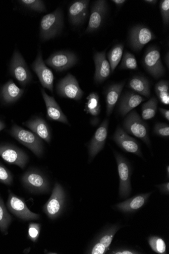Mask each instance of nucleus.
<instances>
[{
    "mask_svg": "<svg viewBox=\"0 0 169 254\" xmlns=\"http://www.w3.org/2000/svg\"><path fill=\"white\" fill-rule=\"evenodd\" d=\"M122 226L119 224L111 225L96 237L86 251L89 254H104L110 250V246L117 231Z\"/></svg>",
    "mask_w": 169,
    "mask_h": 254,
    "instance_id": "0eeeda50",
    "label": "nucleus"
},
{
    "mask_svg": "<svg viewBox=\"0 0 169 254\" xmlns=\"http://www.w3.org/2000/svg\"><path fill=\"white\" fill-rule=\"evenodd\" d=\"M119 179L118 194L120 198H127L131 192L132 168L129 161L116 152H114Z\"/></svg>",
    "mask_w": 169,
    "mask_h": 254,
    "instance_id": "423d86ee",
    "label": "nucleus"
},
{
    "mask_svg": "<svg viewBox=\"0 0 169 254\" xmlns=\"http://www.w3.org/2000/svg\"><path fill=\"white\" fill-rule=\"evenodd\" d=\"M167 177L169 178V166H168L167 167Z\"/></svg>",
    "mask_w": 169,
    "mask_h": 254,
    "instance_id": "de8ad7c7",
    "label": "nucleus"
},
{
    "mask_svg": "<svg viewBox=\"0 0 169 254\" xmlns=\"http://www.w3.org/2000/svg\"><path fill=\"white\" fill-rule=\"evenodd\" d=\"M128 86L140 95L149 98L151 96V85L149 80L142 76H134L129 80Z\"/></svg>",
    "mask_w": 169,
    "mask_h": 254,
    "instance_id": "bb28decb",
    "label": "nucleus"
},
{
    "mask_svg": "<svg viewBox=\"0 0 169 254\" xmlns=\"http://www.w3.org/2000/svg\"><path fill=\"white\" fill-rule=\"evenodd\" d=\"M144 101V98L135 92L128 91L120 100L118 112L122 117H126L129 112Z\"/></svg>",
    "mask_w": 169,
    "mask_h": 254,
    "instance_id": "b1692460",
    "label": "nucleus"
},
{
    "mask_svg": "<svg viewBox=\"0 0 169 254\" xmlns=\"http://www.w3.org/2000/svg\"><path fill=\"white\" fill-rule=\"evenodd\" d=\"M160 112L162 116L167 121H169V111L163 108L159 109Z\"/></svg>",
    "mask_w": 169,
    "mask_h": 254,
    "instance_id": "79ce46f5",
    "label": "nucleus"
},
{
    "mask_svg": "<svg viewBox=\"0 0 169 254\" xmlns=\"http://www.w3.org/2000/svg\"><path fill=\"white\" fill-rule=\"evenodd\" d=\"M32 67L38 76L42 86L53 92L54 75L51 69L46 65L43 61L41 51H39L36 59L32 65Z\"/></svg>",
    "mask_w": 169,
    "mask_h": 254,
    "instance_id": "a211bd4d",
    "label": "nucleus"
},
{
    "mask_svg": "<svg viewBox=\"0 0 169 254\" xmlns=\"http://www.w3.org/2000/svg\"><path fill=\"white\" fill-rule=\"evenodd\" d=\"M108 11V3L105 0H98L94 2L91 9V14L86 33L99 31L103 25Z\"/></svg>",
    "mask_w": 169,
    "mask_h": 254,
    "instance_id": "2eb2a0df",
    "label": "nucleus"
},
{
    "mask_svg": "<svg viewBox=\"0 0 169 254\" xmlns=\"http://www.w3.org/2000/svg\"><path fill=\"white\" fill-rule=\"evenodd\" d=\"M125 82L115 83L109 86L106 91L105 97L107 104V115L110 117L117 103Z\"/></svg>",
    "mask_w": 169,
    "mask_h": 254,
    "instance_id": "393cba45",
    "label": "nucleus"
},
{
    "mask_svg": "<svg viewBox=\"0 0 169 254\" xmlns=\"http://www.w3.org/2000/svg\"><path fill=\"white\" fill-rule=\"evenodd\" d=\"M110 254H141L140 252L128 248H121V249H117L111 251Z\"/></svg>",
    "mask_w": 169,
    "mask_h": 254,
    "instance_id": "ea45409f",
    "label": "nucleus"
},
{
    "mask_svg": "<svg viewBox=\"0 0 169 254\" xmlns=\"http://www.w3.org/2000/svg\"><path fill=\"white\" fill-rule=\"evenodd\" d=\"M47 143L52 141V133L50 127L43 119L35 117L23 123Z\"/></svg>",
    "mask_w": 169,
    "mask_h": 254,
    "instance_id": "5701e85b",
    "label": "nucleus"
},
{
    "mask_svg": "<svg viewBox=\"0 0 169 254\" xmlns=\"http://www.w3.org/2000/svg\"><path fill=\"white\" fill-rule=\"evenodd\" d=\"M154 133L156 135L165 137H169V126L165 123H157L154 128Z\"/></svg>",
    "mask_w": 169,
    "mask_h": 254,
    "instance_id": "58836bf2",
    "label": "nucleus"
},
{
    "mask_svg": "<svg viewBox=\"0 0 169 254\" xmlns=\"http://www.w3.org/2000/svg\"><path fill=\"white\" fill-rule=\"evenodd\" d=\"M84 111L93 117H97L101 113L100 97L96 92H92L86 98Z\"/></svg>",
    "mask_w": 169,
    "mask_h": 254,
    "instance_id": "cd10ccee",
    "label": "nucleus"
},
{
    "mask_svg": "<svg viewBox=\"0 0 169 254\" xmlns=\"http://www.w3.org/2000/svg\"><path fill=\"white\" fill-rule=\"evenodd\" d=\"M156 94L160 101L165 105H169V83L168 81L161 80L155 85Z\"/></svg>",
    "mask_w": 169,
    "mask_h": 254,
    "instance_id": "2f4dec72",
    "label": "nucleus"
},
{
    "mask_svg": "<svg viewBox=\"0 0 169 254\" xmlns=\"http://www.w3.org/2000/svg\"><path fill=\"white\" fill-rule=\"evenodd\" d=\"M112 1L118 6H121L127 2L125 0H113Z\"/></svg>",
    "mask_w": 169,
    "mask_h": 254,
    "instance_id": "37998d69",
    "label": "nucleus"
},
{
    "mask_svg": "<svg viewBox=\"0 0 169 254\" xmlns=\"http://www.w3.org/2000/svg\"><path fill=\"white\" fill-rule=\"evenodd\" d=\"M41 94L46 106L47 119L50 121L69 125L66 117L55 98L48 95L43 89H41Z\"/></svg>",
    "mask_w": 169,
    "mask_h": 254,
    "instance_id": "412c9836",
    "label": "nucleus"
},
{
    "mask_svg": "<svg viewBox=\"0 0 169 254\" xmlns=\"http://www.w3.org/2000/svg\"><path fill=\"white\" fill-rule=\"evenodd\" d=\"M113 141L123 151L142 157V153L139 143L133 137L118 126L113 136Z\"/></svg>",
    "mask_w": 169,
    "mask_h": 254,
    "instance_id": "dca6fc26",
    "label": "nucleus"
},
{
    "mask_svg": "<svg viewBox=\"0 0 169 254\" xmlns=\"http://www.w3.org/2000/svg\"><path fill=\"white\" fill-rule=\"evenodd\" d=\"M10 135L23 145L29 149L37 157L44 153L43 142L39 136L32 131L14 125L9 131Z\"/></svg>",
    "mask_w": 169,
    "mask_h": 254,
    "instance_id": "f257e3e1",
    "label": "nucleus"
},
{
    "mask_svg": "<svg viewBox=\"0 0 169 254\" xmlns=\"http://www.w3.org/2000/svg\"><path fill=\"white\" fill-rule=\"evenodd\" d=\"M13 177L11 173L2 164L0 163V182L7 186L13 183Z\"/></svg>",
    "mask_w": 169,
    "mask_h": 254,
    "instance_id": "e433bc0d",
    "label": "nucleus"
},
{
    "mask_svg": "<svg viewBox=\"0 0 169 254\" xmlns=\"http://www.w3.org/2000/svg\"><path fill=\"white\" fill-rule=\"evenodd\" d=\"M19 2L24 6L32 10L39 12L46 11L44 2L42 1H40V0H22Z\"/></svg>",
    "mask_w": 169,
    "mask_h": 254,
    "instance_id": "f704fd0d",
    "label": "nucleus"
},
{
    "mask_svg": "<svg viewBox=\"0 0 169 254\" xmlns=\"http://www.w3.org/2000/svg\"><path fill=\"white\" fill-rule=\"evenodd\" d=\"M56 91L60 96L75 101L80 100L84 94L77 79L70 74L60 80Z\"/></svg>",
    "mask_w": 169,
    "mask_h": 254,
    "instance_id": "9d476101",
    "label": "nucleus"
},
{
    "mask_svg": "<svg viewBox=\"0 0 169 254\" xmlns=\"http://www.w3.org/2000/svg\"><path fill=\"white\" fill-rule=\"evenodd\" d=\"M9 211L17 218L23 221L38 220L40 215L31 212L25 200L9 190V195L6 203Z\"/></svg>",
    "mask_w": 169,
    "mask_h": 254,
    "instance_id": "1a4fd4ad",
    "label": "nucleus"
},
{
    "mask_svg": "<svg viewBox=\"0 0 169 254\" xmlns=\"http://www.w3.org/2000/svg\"><path fill=\"white\" fill-rule=\"evenodd\" d=\"M124 48L122 43L113 46L108 54V59L111 65V72L113 73L120 60H121Z\"/></svg>",
    "mask_w": 169,
    "mask_h": 254,
    "instance_id": "c85d7f7f",
    "label": "nucleus"
},
{
    "mask_svg": "<svg viewBox=\"0 0 169 254\" xmlns=\"http://www.w3.org/2000/svg\"><path fill=\"white\" fill-rule=\"evenodd\" d=\"M143 64L148 73L157 79L163 77L165 68L162 64L160 51L156 46L149 48L143 59Z\"/></svg>",
    "mask_w": 169,
    "mask_h": 254,
    "instance_id": "6e6552de",
    "label": "nucleus"
},
{
    "mask_svg": "<svg viewBox=\"0 0 169 254\" xmlns=\"http://www.w3.org/2000/svg\"><path fill=\"white\" fill-rule=\"evenodd\" d=\"M160 7L163 19V24L168 26L169 24V1L162 0L160 2Z\"/></svg>",
    "mask_w": 169,
    "mask_h": 254,
    "instance_id": "4c0bfd02",
    "label": "nucleus"
},
{
    "mask_svg": "<svg viewBox=\"0 0 169 254\" xmlns=\"http://www.w3.org/2000/svg\"><path fill=\"white\" fill-rule=\"evenodd\" d=\"M158 106L157 98L153 97L142 106L141 117L143 121H148L153 119L156 114Z\"/></svg>",
    "mask_w": 169,
    "mask_h": 254,
    "instance_id": "7c9ffc66",
    "label": "nucleus"
},
{
    "mask_svg": "<svg viewBox=\"0 0 169 254\" xmlns=\"http://www.w3.org/2000/svg\"><path fill=\"white\" fill-rule=\"evenodd\" d=\"M10 73L23 87L29 84L32 79L25 60L17 51H15L11 62Z\"/></svg>",
    "mask_w": 169,
    "mask_h": 254,
    "instance_id": "ddd939ff",
    "label": "nucleus"
},
{
    "mask_svg": "<svg viewBox=\"0 0 169 254\" xmlns=\"http://www.w3.org/2000/svg\"><path fill=\"white\" fill-rule=\"evenodd\" d=\"M12 220V217L7 211L2 197L0 196V231L4 235H8V230Z\"/></svg>",
    "mask_w": 169,
    "mask_h": 254,
    "instance_id": "c756f323",
    "label": "nucleus"
},
{
    "mask_svg": "<svg viewBox=\"0 0 169 254\" xmlns=\"http://www.w3.org/2000/svg\"><path fill=\"white\" fill-rule=\"evenodd\" d=\"M89 2L88 0H80L69 5L68 15L71 25L78 26L83 24L88 16Z\"/></svg>",
    "mask_w": 169,
    "mask_h": 254,
    "instance_id": "6ab92c4d",
    "label": "nucleus"
},
{
    "mask_svg": "<svg viewBox=\"0 0 169 254\" xmlns=\"http://www.w3.org/2000/svg\"><path fill=\"white\" fill-rule=\"evenodd\" d=\"M152 192L141 194L113 206L115 209L124 213H133L147 202Z\"/></svg>",
    "mask_w": 169,
    "mask_h": 254,
    "instance_id": "4be33fe9",
    "label": "nucleus"
},
{
    "mask_svg": "<svg viewBox=\"0 0 169 254\" xmlns=\"http://www.w3.org/2000/svg\"><path fill=\"white\" fill-rule=\"evenodd\" d=\"M6 127L5 124L1 120H0V131L4 129Z\"/></svg>",
    "mask_w": 169,
    "mask_h": 254,
    "instance_id": "49530a36",
    "label": "nucleus"
},
{
    "mask_svg": "<svg viewBox=\"0 0 169 254\" xmlns=\"http://www.w3.org/2000/svg\"><path fill=\"white\" fill-rule=\"evenodd\" d=\"M148 243L153 251L159 254H167L166 244L164 240L158 236L149 238Z\"/></svg>",
    "mask_w": 169,
    "mask_h": 254,
    "instance_id": "473e14b6",
    "label": "nucleus"
},
{
    "mask_svg": "<svg viewBox=\"0 0 169 254\" xmlns=\"http://www.w3.org/2000/svg\"><path fill=\"white\" fill-rule=\"evenodd\" d=\"M24 187L31 193L36 194L50 192L51 184L45 174L38 169L31 168L21 177Z\"/></svg>",
    "mask_w": 169,
    "mask_h": 254,
    "instance_id": "20e7f679",
    "label": "nucleus"
},
{
    "mask_svg": "<svg viewBox=\"0 0 169 254\" xmlns=\"http://www.w3.org/2000/svg\"><path fill=\"white\" fill-rule=\"evenodd\" d=\"M156 187L159 189L162 193L168 195L169 194V182L159 185V186H157Z\"/></svg>",
    "mask_w": 169,
    "mask_h": 254,
    "instance_id": "a19ab883",
    "label": "nucleus"
},
{
    "mask_svg": "<svg viewBox=\"0 0 169 254\" xmlns=\"http://www.w3.org/2000/svg\"><path fill=\"white\" fill-rule=\"evenodd\" d=\"M93 60L95 65L94 81L96 83H103L112 73L110 64L106 57V51L94 54Z\"/></svg>",
    "mask_w": 169,
    "mask_h": 254,
    "instance_id": "aec40b11",
    "label": "nucleus"
},
{
    "mask_svg": "<svg viewBox=\"0 0 169 254\" xmlns=\"http://www.w3.org/2000/svg\"><path fill=\"white\" fill-rule=\"evenodd\" d=\"M120 68L125 70H137L138 69L137 62L135 57L133 54L126 52L122 59V63L120 64Z\"/></svg>",
    "mask_w": 169,
    "mask_h": 254,
    "instance_id": "72a5a7b5",
    "label": "nucleus"
},
{
    "mask_svg": "<svg viewBox=\"0 0 169 254\" xmlns=\"http://www.w3.org/2000/svg\"><path fill=\"white\" fill-rule=\"evenodd\" d=\"M65 202V192L61 185L56 182L50 198L43 206V212L48 218L55 220L62 213Z\"/></svg>",
    "mask_w": 169,
    "mask_h": 254,
    "instance_id": "39448f33",
    "label": "nucleus"
},
{
    "mask_svg": "<svg viewBox=\"0 0 169 254\" xmlns=\"http://www.w3.org/2000/svg\"><path fill=\"white\" fill-rule=\"evenodd\" d=\"M0 157L7 163L17 166L22 169H25L29 159L26 152L9 144L0 145Z\"/></svg>",
    "mask_w": 169,
    "mask_h": 254,
    "instance_id": "9b49d317",
    "label": "nucleus"
},
{
    "mask_svg": "<svg viewBox=\"0 0 169 254\" xmlns=\"http://www.w3.org/2000/svg\"><path fill=\"white\" fill-rule=\"evenodd\" d=\"M123 129L128 134L140 138L149 147H151L148 125L135 110L131 111L126 115L123 123Z\"/></svg>",
    "mask_w": 169,
    "mask_h": 254,
    "instance_id": "f03ea898",
    "label": "nucleus"
},
{
    "mask_svg": "<svg viewBox=\"0 0 169 254\" xmlns=\"http://www.w3.org/2000/svg\"><path fill=\"white\" fill-rule=\"evenodd\" d=\"M145 2L152 5H155L157 4L158 1L157 0H146V1H144Z\"/></svg>",
    "mask_w": 169,
    "mask_h": 254,
    "instance_id": "c03bdc74",
    "label": "nucleus"
},
{
    "mask_svg": "<svg viewBox=\"0 0 169 254\" xmlns=\"http://www.w3.org/2000/svg\"><path fill=\"white\" fill-rule=\"evenodd\" d=\"M23 93L24 90L19 88L12 80L7 82L1 90L3 100L7 104L15 102L21 98Z\"/></svg>",
    "mask_w": 169,
    "mask_h": 254,
    "instance_id": "a878e982",
    "label": "nucleus"
},
{
    "mask_svg": "<svg viewBox=\"0 0 169 254\" xmlns=\"http://www.w3.org/2000/svg\"><path fill=\"white\" fill-rule=\"evenodd\" d=\"M109 125V120H105L93 135L88 147L89 163L104 149L108 136Z\"/></svg>",
    "mask_w": 169,
    "mask_h": 254,
    "instance_id": "f3484780",
    "label": "nucleus"
},
{
    "mask_svg": "<svg viewBox=\"0 0 169 254\" xmlns=\"http://www.w3.org/2000/svg\"><path fill=\"white\" fill-rule=\"evenodd\" d=\"M63 27V15L61 8L43 16L40 22V38L44 41L54 38Z\"/></svg>",
    "mask_w": 169,
    "mask_h": 254,
    "instance_id": "7ed1b4c3",
    "label": "nucleus"
},
{
    "mask_svg": "<svg viewBox=\"0 0 169 254\" xmlns=\"http://www.w3.org/2000/svg\"><path fill=\"white\" fill-rule=\"evenodd\" d=\"M156 38L154 33L147 27L137 25L130 30L129 44L135 52H140L148 43Z\"/></svg>",
    "mask_w": 169,
    "mask_h": 254,
    "instance_id": "f8f14e48",
    "label": "nucleus"
},
{
    "mask_svg": "<svg viewBox=\"0 0 169 254\" xmlns=\"http://www.w3.org/2000/svg\"><path fill=\"white\" fill-rule=\"evenodd\" d=\"M41 230V224L30 223L28 227V239L33 242H37L40 235Z\"/></svg>",
    "mask_w": 169,
    "mask_h": 254,
    "instance_id": "c9c22d12",
    "label": "nucleus"
},
{
    "mask_svg": "<svg viewBox=\"0 0 169 254\" xmlns=\"http://www.w3.org/2000/svg\"><path fill=\"white\" fill-rule=\"evenodd\" d=\"M78 61V58L74 53L60 51L53 54L45 61V63L56 71L62 72L75 65Z\"/></svg>",
    "mask_w": 169,
    "mask_h": 254,
    "instance_id": "4468645a",
    "label": "nucleus"
},
{
    "mask_svg": "<svg viewBox=\"0 0 169 254\" xmlns=\"http://www.w3.org/2000/svg\"><path fill=\"white\" fill-rule=\"evenodd\" d=\"M165 61L166 63V64H167V66L168 68L169 67V52H168L167 54H166L165 57Z\"/></svg>",
    "mask_w": 169,
    "mask_h": 254,
    "instance_id": "a18cd8bd",
    "label": "nucleus"
}]
</instances>
